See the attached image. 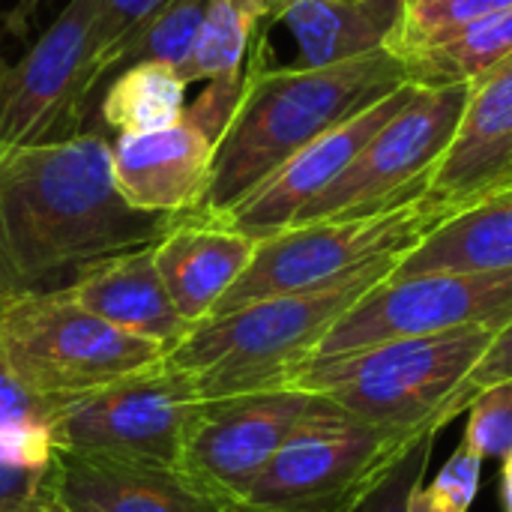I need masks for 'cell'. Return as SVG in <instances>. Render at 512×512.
I'll return each instance as SVG.
<instances>
[{"mask_svg": "<svg viewBox=\"0 0 512 512\" xmlns=\"http://www.w3.org/2000/svg\"><path fill=\"white\" fill-rule=\"evenodd\" d=\"M174 219L123 201L102 132L0 150V300L63 291L90 264L156 243Z\"/></svg>", "mask_w": 512, "mask_h": 512, "instance_id": "obj_1", "label": "cell"}, {"mask_svg": "<svg viewBox=\"0 0 512 512\" xmlns=\"http://www.w3.org/2000/svg\"><path fill=\"white\" fill-rule=\"evenodd\" d=\"M405 81L402 60L387 48L324 69L249 60L240 105L216 144L207 195L198 210L216 216L228 213L318 135L384 99Z\"/></svg>", "mask_w": 512, "mask_h": 512, "instance_id": "obj_2", "label": "cell"}, {"mask_svg": "<svg viewBox=\"0 0 512 512\" xmlns=\"http://www.w3.org/2000/svg\"><path fill=\"white\" fill-rule=\"evenodd\" d=\"M402 255L384 258L363 273L303 294H282L213 315L165 354L177 369L195 378L201 399H225L288 387L315 357L333 324L381 279Z\"/></svg>", "mask_w": 512, "mask_h": 512, "instance_id": "obj_3", "label": "cell"}, {"mask_svg": "<svg viewBox=\"0 0 512 512\" xmlns=\"http://www.w3.org/2000/svg\"><path fill=\"white\" fill-rule=\"evenodd\" d=\"M501 327L390 339L306 363L288 387L318 393L366 423L426 435L462 417L459 396Z\"/></svg>", "mask_w": 512, "mask_h": 512, "instance_id": "obj_4", "label": "cell"}, {"mask_svg": "<svg viewBox=\"0 0 512 512\" xmlns=\"http://www.w3.org/2000/svg\"><path fill=\"white\" fill-rule=\"evenodd\" d=\"M456 210L459 204L420 192L375 213L318 219L270 234L258 240L249 267L228 288L213 315H225L267 297L339 285L384 258L405 255Z\"/></svg>", "mask_w": 512, "mask_h": 512, "instance_id": "obj_5", "label": "cell"}, {"mask_svg": "<svg viewBox=\"0 0 512 512\" xmlns=\"http://www.w3.org/2000/svg\"><path fill=\"white\" fill-rule=\"evenodd\" d=\"M0 354L27 390L60 405L153 366L168 351L111 327L63 288L0 300Z\"/></svg>", "mask_w": 512, "mask_h": 512, "instance_id": "obj_6", "label": "cell"}, {"mask_svg": "<svg viewBox=\"0 0 512 512\" xmlns=\"http://www.w3.org/2000/svg\"><path fill=\"white\" fill-rule=\"evenodd\" d=\"M312 396L306 417L234 512H345L402 450L423 438L366 423L336 402Z\"/></svg>", "mask_w": 512, "mask_h": 512, "instance_id": "obj_7", "label": "cell"}, {"mask_svg": "<svg viewBox=\"0 0 512 512\" xmlns=\"http://www.w3.org/2000/svg\"><path fill=\"white\" fill-rule=\"evenodd\" d=\"M201 402L195 378L162 357L120 381L54 405L51 444L72 456L177 468Z\"/></svg>", "mask_w": 512, "mask_h": 512, "instance_id": "obj_8", "label": "cell"}, {"mask_svg": "<svg viewBox=\"0 0 512 512\" xmlns=\"http://www.w3.org/2000/svg\"><path fill=\"white\" fill-rule=\"evenodd\" d=\"M465 102L468 84L414 87L411 99L369 138L354 162L300 210L294 225L363 216L429 192L432 171L456 135Z\"/></svg>", "mask_w": 512, "mask_h": 512, "instance_id": "obj_9", "label": "cell"}, {"mask_svg": "<svg viewBox=\"0 0 512 512\" xmlns=\"http://www.w3.org/2000/svg\"><path fill=\"white\" fill-rule=\"evenodd\" d=\"M510 318L512 270L390 273L333 324L312 360L339 357L390 339L435 336L462 327H504Z\"/></svg>", "mask_w": 512, "mask_h": 512, "instance_id": "obj_10", "label": "cell"}, {"mask_svg": "<svg viewBox=\"0 0 512 512\" xmlns=\"http://www.w3.org/2000/svg\"><path fill=\"white\" fill-rule=\"evenodd\" d=\"M312 399L306 390L279 387L201 402L177 468L234 512Z\"/></svg>", "mask_w": 512, "mask_h": 512, "instance_id": "obj_11", "label": "cell"}, {"mask_svg": "<svg viewBox=\"0 0 512 512\" xmlns=\"http://www.w3.org/2000/svg\"><path fill=\"white\" fill-rule=\"evenodd\" d=\"M99 0H69L42 36L0 66V150L69 138Z\"/></svg>", "mask_w": 512, "mask_h": 512, "instance_id": "obj_12", "label": "cell"}, {"mask_svg": "<svg viewBox=\"0 0 512 512\" xmlns=\"http://www.w3.org/2000/svg\"><path fill=\"white\" fill-rule=\"evenodd\" d=\"M417 84L405 81L384 99L342 120L339 126L318 135L300 153H294L279 171H273L258 189H252L240 204H234L222 219H228L243 234L264 240L291 228L300 210L315 201L369 144V138L411 99Z\"/></svg>", "mask_w": 512, "mask_h": 512, "instance_id": "obj_13", "label": "cell"}, {"mask_svg": "<svg viewBox=\"0 0 512 512\" xmlns=\"http://www.w3.org/2000/svg\"><path fill=\"white\" fill-rule=\"evenodd\" d=\"M216 141L186 114L165 129L114 135L111 174L135 210L180 216L198 210L213 168Z\"/></svg>", "mask_w": 512, "mask_h": 512, "instance_id": "obj_14", "label": "cell"}, {"mask_svg": "<svg viewBox=\"0 0 512 512\" xmlns=\"http://www.w3.org/2000/svg\"><path fill=\"white\" fill-rule=\"evenodd\" d=\"M255 246V237L207 210L180 213L153 243L159 279L189 327L213 315L219 300L249 267Z\"/></svg>", "mask_w": 512, "mask_h": 512, "instance_id": "obj_15", "label": "cell"}, {"mask_svg": "<svg viewBox=\"0 0 512 512\" xmlns=\"http://www.w3.org/2000/svg\"><path fill=\"white\" fill-rule=\"evenodd\" d=\"M512 186V54L468 84V102L429 192L468 204Z\"/></svg>", "mask_w": 512, "mask_h": 512, "instance_id": "obj_16", "label": "cell"}, {"mask_svg": "<svg viewBox=\"0 0 512 512\" xmlns=\"http://www.w3.org/2000/svg\"><path fill=\"white\" fill-rule=\"evenodd\" d=\"M51 489L66 512H231L180 468L60 453Z\"/></svg>", "mask_w": 512, "mask_h": 512, "instance_id": "obj_17", "label": "cell"}, {"mask_svg": "<svg viewBox=\"0 0 512 512\" xmlns=\"http://www.w3.org/2000/svg\"><path fill=\"white\" fill-rule=\"evenodd\" d=\"M66 294L111 327L138 339H150L165 351H171L189 333V324L177 315L159 279L153 243L90 264L75 276Z\"/></svg>", "mask_w": 512, "mask_h": 512, "instance_id": "obj_18", "label": "cell"}, {"mask_svg": "<svg viewBox=\"0 0 512 512\" xmlns=\"http://www.w3.org/2000/svg\"><path fill=\"white\" fill-rule=\"evenodd\" d=\"M402 0H285L267 15L294 45L291 69H324L384 51Z\"/></svg>", "mask_w": 512, "mask_h": 512, "instance_id": "obj_19", "label": "cell"}, {"mask_svg": "<svg viewBox=\"0 0 512 512\" xmlns=\"http://www.w3.org/2000/svg\"><path fill=\"white\" fill-rule=\"evenodd\" d=\"M512 270V186L462 204L402 255L393 276Z\"/></svg>", "mask_w": 512, "mask_h": 512, "instance_id": "obj_20", "label": "cell"}, {"mask_svg": "<svg viewBox=\"0 0 512 512\" xmlns=\"http://www.w3.org/2000/svg\"><path fill=\"white\" fill-rule=\"evenodd\" d=\"M189 81L177 66L162 60H141L117 75H111L102 87L99 117L102 126L114 135H138L171 126L186 111Z\"/></svg>", "mask_w": 512, "mask_h": 512, "instance_id": "obj_21", "label": "cell"}, {"mask_svg": "<svg viewBox=\"0 0 512 512\" xmlns=\"http://www.w3.org/2000/svg\"><path fill=\"white\" fill-rule=\"evenodd\" d=\"M512 54V9L480 18L459 33L402 57L405 75L417 87L471 84Z\"/></svg>", "mask_w": 512, "mask_h": 512, "instance_id": "obj_22", "label": "cell"}, {"mask_svg": "<svg viewBox=\"0 0 512 512\" xmlns=\"http://www.w3.org/2000/svg\"><path fill=\"white\" fill-rule=\"evenodd\" d=\"M270 6L264 0H207L198 39L180 75L192 81H243Z\"/></svg>", "mask_w": 512, "mask_h": 512, "instance_id": "obj_23", "label": "cell"}, {"mask_svg": "<svg viewBox=\"0 0 512 512\" xmlns=\"http://www.w3.org/2000/svg\"><path fill=\"white\" fill-rule=\"evenodd\" d=\"M168 0H99L96 15L90 24V48H87V66H84V87L81 99L72 117V135L81 132V123L87 111L93 108V93L102 90L111 63L117 51L153 21V15L165 6Z\"/></svg>", "mask_w": 512, "mask_h": 512, "instance_id": "obj_24", "label": "cell"}, {"mask_svg": "<svg viewBox=\"0 0 512 512\" xmlns=\"http://www.w3.org/2000/svg\"><path fill=\"white\" fill-rule=\"evenodd\" d=\"M504 9H512V0H402V18L387 51L402 60Z\"/></svg>", "mask_w": 512, "mask_h": 512, "instance_id": "obj_25", "label": "cell"}, {"mask_svg": "<svg viewBox=\"0 0 512 512\" xmlns=\"http://www.w3.org/2000/svg\"><path fill=\"white\" fill-rule=\"evenodd\" d=\"M435 438L438 435H423L408 450H402V456L345 512H408L414 489L423 483L429 471Z\"/></svg>", "mask_w": 512, "mask_h": 512, "instance_id": "obj_26", "label": "cell"}, {"mask_svg": "<svg viewBox=\"0 0 512 512\" xmlns=\"http://www.w3.org/2000/svg\"><path fill=\"white\" fill-rule=\"evenodd\" d=\"M465 444L486 459H510L512 456V381L483 387L468 405Z\"/></svg>", "mask_w": 512, "mask_h": 512, "instance_id": "obj_27", "label": "cell"}, {"mask_svg": "<svg viewBox=\"0 0 512 512\" xmlns=\"http://www.w3.org/2000/svg\"><path fill=\"white\" fill-rule=\"evenodd\" d=\"M483 459L462 441L429 486H417L408 512H468L480 492Z\"/></svg>", "mask_w": 512, "mask_h": 512, "instance_id": "obj_28", "label": "cell"}, {"mask_svg": "<svg viewBox=\"0 0 512 512\" xmlns=\"http://www.w3.org/2000/svg\"><path fill=\"white\" fill-rule=\"evenodd\" d=\"M54 402L27 390L0 354V435L48 432L51 435Z\"/></svg>", "mask_w": 512, "mask_h": 512, "instance_id": "obj_29", "label": "cell"}, {"mask_svg": "<svg viewBox=\"0 0 512 512\" xmlns=\"http://www.w3.org/2000/svg\"><path fill=\"white\" fill-rule=\"evenodd\" d=\"M501 381H512V318L495 333L489 351L483 354V360L474 366V372L468 375L465 387H462V396H459V408L462 414L468 411L471 399L483 390V387H492V384H501Z\"/></svg>", "mask_w": 512, "mask_h": 512, "instance_id": "obj_30", "label": "cell"}, {"mask_svg": "<svg viewBox=\"0 0 512 512\" xmlns=\"http://www.w3.org/2000/svg\"><path fill=\"white\" fill-rule=\"evenodd\" d=\"M48 474H51V468L48 471H18V468L0 465V504L18 501V498L36 492L48 480Z\"/></svg>", "mask_w": 512, "mask_h": 512, "instance_id": "obj_31", "label": "cell"}, {"mask_svg": "<svg viewBox=\"0 0 512 512\" xmlns=\"http://www.w3.org/2000/svg\"><path fill=\"white\" fill-rule=\"evenodd\" d=\"M0 512H66V510H63V504L57 501V495H54V489H51V474H48V480H45L36 492L24 495V498H18V501L0 504Z\"/></svg>", "mask_w": 512, "mask_h": 512, "instance_id": "obj_32", "label": "cell"}, {"mask_svg": "<svg viewBox=\"0 0 512 512\" xmlns=\"http://www.w3.org/2000/svg\"><path fill=\"white\" fill-rule=\"evenodd\" d=\"M501 504H504V512H512V456L501 462Z\"/></svg>", "mask_w": 512, "mask_h": 512, "instance_id": "obj_33", "label": "cell"}, {"mask_svg": "<svg viewBox=\"0 0 512 512\" xmlns=\"http://www.w3.org/2000/svg\"><path fill=\"white\" fill-rule=\"evenodd\" d=\"M264 3H267V6H270V12H276V9H279V6H282V3H285V0H264Z\"/></svg>", "mask_w": 512, "mask_h": 512, "instance_id": "obj_34", "label": "cell"}]
</instances>
